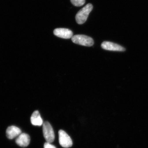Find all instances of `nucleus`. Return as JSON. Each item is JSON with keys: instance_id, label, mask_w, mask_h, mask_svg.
Returning <instances> with one entry per match:
<instances>
[{"instance_id": "obj_1", "label": "nucleus", "mask_w": 148, "mask_h": 148, "mask_svg": "<svg viewBox=\"0 0 148 148\" xmlns=\"http://www.w3.org/2000/svg\"><path fill=\"white\" fill-rule=\"evenodd\" d=\"M93 9V6L88 3L83 8L77 13L75 16L76 21L79 24H82L87 20L89 13Z\"/></svg>"}, {"instance_id": "obj_2", "label": "nucleus", "mask_w": 148, "mask_h": 148, "mask_svg": "<svg viewBox=\"0 0 148 148\" xmlns=\"http://www.w3.org/2000/svg\"><path fill=\"white\" fill-rule=\"evenodd\" d=\"M72 41L74 43L84 46L90 47L94 44L92 38L84 35H77L73 36Z\"/></svg>"}, {"instance_id": "obj_3", "label": "nucleus", "mask_w": 148, "mask_h": 148, "mask_svg": "<svg viewBox=\"0 0 148 148\" xmlns=\"http://www.w3.org/2000/svg\"><path fill=\"white\" fill-rule=\"evenodd\" d=\"M43 134L47 143H53L55 139V134L53 128L48 122L46 121L43 124Z\"/></svg>"}, {"instance_id": "obj_4", "label": "nucleus", "mask_w": 148, "mask_h": 148, "mask_svg": "<svg viewBox=\"0 0 148 148\" xmlns=\"http://www.w3.org/2000/svg\"><path fill=\"white\" fill-rule=\"evenodd\" d=\"M59 143L63 147H71L73 145V141L71 137L64 130H61L58 132Z\"/></svg>"}, {"instance_id": "obj_5", "label": "nucleus", "mask_w": 148, "mask_h": 148, "mask_svg": "<svg viewBox=\"0 0 148 148\" xmlns=\"http://www.w3.org/2000/svg\"><path fill=\"white\" fill-rule=\"evenodd\" d=\"M101 47L105 50L112 51H124L125 50V49L121 46L108 41H105L102 43Z\"/></svg>"}, {"instance_id": "obj_6", "label": "nucleus", "mask_w": 148, "mask_h": 148, "mask_svg": "<svg viewBox=\"0 0 148 148\" xmlns=\"http://www.w3.org/2000/svg\"><path fill=\"white\" fill-rule=\"evenodd\" d=\"M53 34L56 36L64 39H70L73 36V33L70 29L65 28H58L53 31Z\"/></svg>"}, {"instance_id": "obj_7", "label": "nucleus", "mask_w": 148, "mask_h": 148, "mask_svg": "<svg viewBox=\"0 0 148 148\" xmlns=\"http://www.w3.org/2000/svg\"><path fill=\"white\" fill-rule=\"evenodd\" d=\"M30 143V137L28 134L26 133H21L18 135L16 140V143L20 147H26Z\"/></svg>"}, {"instance_id": "obj_8", "label": "nucleus", "mask_w": 148, "mask_h": 148, "mask_svg": "<svg viewBox=\"0 0 148 148\" xmlns=\"http://www.w3.org/2000/svg\"><path fill=\"white\" fill-rule=\"evenodd\" d=\"M21 131L20 128L14 125L9 126L6 130V136L9 139H13L21 134Z\"/></svg>"}, {"instance_id": "obj_9", "label": "nucleus", "mask_w": 148, "mask_h": 148, "mask_svg": "<svg viewBox=\"0 0 148 148\" xmlns=\"http://www.w3.org/2000/svg\"><path fill=\"white\" fill-rule=\"evenodd\" d=\"M31 121L32 124L35 126H41L43 124L42 119L38 111H35L32 114Z\"/></svg>"}, {"instance_id": "obj_10", "label": "nucleus", "mask_w": 148, "mask_h": 148, "mask_svg": "<svg viewBox=\"0 0 148 148\" xmlns=\"http://www.w3.org/2000/svg\"><path fill=\"white\" fill-rule=\"evenodd\" d=\"M72 4L77 7H80L84 4L85 0H71Z\"/></svg>"}, {"instance_id": "obj_11", "label": "nucleus", "mask_w": 148, "mask_h": 148, "mask_svg": "<svg viewBox=\"0 0 148 148\" xmlns=\"http://www.w3.org/2000/svg\"><path fill=\"white\" fill-rule=\"evenodd\" d=\"M44 148H56L55 146L51 145L50 143H46L44 145Z\"/></svg>"}]
</instances>
